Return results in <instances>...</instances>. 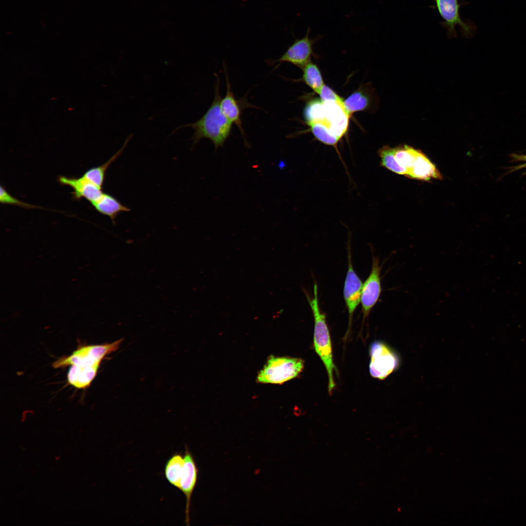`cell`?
<instances>
[{"label":"cell","instance_id":"44dd1931","mask_svg":"<svg viewBox=\"0 0 526 526\" xmlns=\"http://www.w3.org/2000/svg\"><path fill=\"white\" fill-rule=\"evenodd\" d=\"M378 154L382 167L396 174L407 176V170L400 166L394 158L393 148L385 145L378 150Z\"/></svg>","mask_w":526,"mask_h":526},{"label":"cell","instance_id":"9a60e30c","mask_svg":"<svg viewBox=\"0 0 526 526\" xmlns=\"http://www.w3.org/2000/svg\"><path fill=\"white\" fill-rule=\"evenodd\" d=\"M91 204L98 212L109 217L113 223L115 222L120 213L131 211L129 207L115 197L106 193H104L97 201Z\"/></svg>","mask_w":526,"mask_h":526},{"label":"cell","instance_id":"9c48e42d","mask_svg":"<svg viewBox=\"0 0 526 526\" xmlns=\"http://www.w3.org/2000/svg\"><path fill=\"white\" fill-rule=\"evenodd\" d=\"M363 283L354 269L351 249L348 248V268L343 287V298L348 314V334L351 327L353 317L361 301Z\"/></svg>","mask_w":526,"mask_h":526},{"label":"cell","instance_id":"ffe728a7","mask_svg":"<svg viewBox=\"0 0 526 526\" xmlns=\"http://www.w3.org/2000/svg\"><path fill=\"white\" fill-rule=\"evenodd\" d=\"M393 150L396 162L407 170V176L408 172L413 167L420 150L406 145L393 148Z\"/></svg>","mask_w":526,"mask_h":526},{"label":"cell","instance_id":"e0dca14e","mask_svg":"<svg viewBox=\"0 0 526 526\" xmlns=\"http://www.w3.org/2000/svg\"><path fill=\"white\" fill-rule=\"evenodd\" d=\"M184 457L180 453H175L167 460L164 469L165 477L168 482L180 489L184 465Z\"/></svg>","mask_w":526,"mask_h":526},{"label":"cell","instance_id":"cb8c5ba5","mask_svg":"<svg viewBox=\"0 0 526 526\" xmlns=\"http://www.w3.org/2000/svg\"><path fill=\"white\" fill-rule=\"evenodd\" d=\"M511 157L514 159L519 161L525 162L523 164L519 165L512 168L511 171H515L520 169L524 168L526 167V155H519L516 154H513L511 155Z\"/></svg>","mask_w":526,"mask_h":526},{"label":"cell","instance_id":"d6986e66","mask_svg":"<svg viewBox=\"0 0 526 526\" xmlns=\"http://www.w3.org/2000/svg\"><path fill=\"white\" fill-rule=\"evenodd\" d=\"M301 69L303 73L301 81L305 83L318 94L324 84L319 67L316 64L310 61Z\"/></svg>","mask_w":526,"mask_h":526},{"label":"cell","instance_id":"4fadbf2b","mask_svg":"<svg viewBox=\"0 0 526 526\" xmlns=\"http://www.w3.org/2000/svg\"><path fill=\"white\" fill-rule=\"evenodd\" d=\"M58 182L63 185L70 187L73 189L72 193L74 199L79 200L84 198L91 204L97 201L104 193L102 188L82 176L78 178L59 176Z\"/></svg>","mask_w":526,"mask_h":526},{"label":"cell","instance_id":"7c38bea8","mask_svg":"<svg viewBox=\"0 0 526 526\" xmlns=\"http://www.w3.org/2000/svg\"><path fill=\"white\" fill-rule=\"evenodd\" d=\"M223 67L225 76L226 91L225 96L222 98L221 101V109L227 119L238 127L242 135L244 144L247 146L249 144L245 138V133L243 127L241 119L242 110V105L241 104V101H239L236 98L232 91L226 67L224 63H223Z\"/></svg>","mask_w":526,"mask_h":526},{"label":"cell","instance_id":"3957f363","mask_svg":"<svg viewBox=\"0 0 526 526\" xmlns=\"http://www.w3.org/2000/svg\"><path fill=\"white\" fill-rule=\"evenodd\" d=\"M304 118L307 124L318 123L326 129L338 141L346 133L350 116L343 103L314 100L305 106Z\"/></svg>","mask_w":526,"mask_h":526},{"label":"cell","instance_id":"8992f818","mask_svg":"<svg viewBox=\"0 0 526 526\" xmlns=\"http://www.w3.org/2000/svg\"><path fill=\"white\" fill-rule=\"evenodd\" d=\"M439 13L444 19L440 23L441 25L447 30V34L450 38L457 36L455 29L458 26L461 34L467 38L471 37L476 30V27L473 23L469 20H463L460 15V8L464 5L463 2L460 3L459 0H433Z\"/></svg>","mask_w":526,"mask_h":526},{"label":"cell","instance_id":"603a6c76","mask_svg":"<svg viewBox=\"0 0 526 526\" xmlns=\"http://www.w3.org/2000/svg\"><path fill=\"white\" fill-rule=\"evenodd\" d=\"M322 102L333 101L343 103V99L333 90L324 84L318 94Z\"/></svg>","mask_w":526,"mask_h":526},{"label":"cell","instance_id":"5b68a950","mask_svg":"<svg viewBox=\"0 0 526 526\" xmlns=\"http://www.w3.org/2000/svg\"><path fill=\"white\" fill-rule=\"evenodd\" d=\"M303 367L304 361L301 358L271 356L259 373L257 381L281 384L296 377Z\"/></svg>","mask_w":526,"mask_h":526},{"label":"cell","instance_id":"8fae6325","mask_svg":"<svg viewBox=\"0 0 526 526\" xmlns=\"http://www.w3.org/2000/svg\"><path fill=\"white\" fill-rule=\"evenodd\" d=\"M185 463L182 474L180 490L184 494L186 499L185 522L189 525L190 522L189 510L191 499L196 487L198 474V469L194 458L188 446L185 447L184 454Z\"/></svg>","mask_w":526,"mask_h":526},{"label":"cell","instance_id":"30bf717a","mask_svg":"<svg viewBox=\"0 0 526 526\" xmlns=\"http://www.w3.org/2000/svg\"><path fill=\"white\" fill-rule=\"evenodd\" d=\"M309 31L310 28L304 37L296 39L280 57L273 61L274 63H278L275 68L283 62L290 63L302 68L311 61L313 54V45L315 39H310Z\"/></svg>","mask_w":526,"mask_h":526},{"label":"cell","instance_id":"2e32d148","mask_svg":"<svg viewBox=\"0 0 526 526\" xmlns=\"http://www.w3.org/2000/svg\"><path fill=\"white\" fill-rule=\"evenodd\" d=\"M132 135V134H131L128 136L122 147L105 163L100 166L89 169L83 174L82 176L90 182L102 188L104 182L106 172L108 168L121 154Z\"/></svg>","mask_w":526,"mask_h":526},{"label":"cell","instance_id":"277c9868","mask_svg":"<svg viewBox=\"0 0 526 526\" xmlns=\"http://www.w3.org/2000/svg\"><path fill=\"white\" fill-rule=\"evenodd\" d=\"M307 301L312 311L314 320L313 342L315 351L321 359L326 368L328 377V392L331 394L335 387L333 374L336 366L334 363L332 343L326 315L319 306L318 285L314 283L313 295H306Z\"/></svg>","mask_w":526,"mask_h":526},{"label":"cell","instance_id":"52a82bcc","mask_svg":"<svg viewBox=\"0 0 526 526\" xmlns=\"http://www.w3.org/2000/svg\"><path fill=\"white\" fill-rule=\"evenodd\" d=\"M371 376L383 380L396 370L399 361L397 354L381 341H375L370 348Z\"/></svg>","mask_w":526,"mask_h":526},{"label":"cell","instance_id":"6da1fadb","mask_svg":"<svg viewBox=\"0 0 526 526\" xmlns=\"http://www.w3.org/2000/svg\"><path fill=\"white\" fill-rule=\"evenodd\" d=\"M122 339L111 343L82 346L69 356L58 359L53 363L55 368L70 366L67 378L75 388L89 386L96 375L101 360L119 347Z\"/></svg>","mask_w":526,"mask_h":526},{"label":"cell","instance_id":"ac0fdd59","mask_svg":"<svg viewBox=\"0 0 526 526\" xmlns=\"http://www.w3.org/2000/svg\"><path fill=\"white\" fill-rule=\"evenodd\" d=\"M371 98L365 90L359 89L343 100V107L350 117L354 113L366 110L371 105Z\"/></svg>","mask_w":526,"mask_h":526},{"label":"cell","instance_id":"7402d4cb","mask_svg":"<svg viewBox=\"0 0 526 526\" xmlns=\"http://www.w3.org/2000/svg\"><path fill=\"white\" fill-rule=\"evenodd\" d=\"M0 202L1 204L15 205L26 209L38 207L28 203L23 202L12 196L5 189L0 187Z\"/></svg>","mask_w":526,"mask_h":526},{"label":"cell","instance_id":"ba28073f","mask_svg":"<svg viewBox=\"0 0 526 526\" xmlns=\"http://www.w3.org/2000/svg\"><path fill=\"white\" fill-rule=\"evenodd\" d=\"M381 270V266L378 258L373 256L370 273L362 287L360 303L363 320L369 316L380 296L382 292Z\"/></svg>","mask_w":526,"mask_h":526},{"label":"cell","instance_id":"7a4b0ae2","mask_svg":"<svg viewBox=\"0 0 526 526\" xmlns=\"http://www.w3.org/2000/svg\"><path fill=\"white\" fill-rule=\"evenodd\" d=\"M215 75L216 79L214 84V97L207 112L197 121L178 126L172 133H174L184 128H192L194 130L191 138L193 142V147L196 145L201 139L207 138L213 143L216 150L223 146L231 133L232 123L222 110L220 78L217 75Z\"/></svg>","mask_w":526,"mask_h":526},{"label":"cell","instance_id":"5bb4252c","mask_svg":"<svg viewBox=\"0 0 526 526\" xmlns=\"http://www.w3.org/2000/svg\"><path fill=\"white\" fill-rule=\"evenodd\" d=\"M409 178L423 181L441 179L442 176L435 165L419 150L413 168L407 174Z\"/></svg>","mask_w":526,"mask_h":526}]
</instances>
